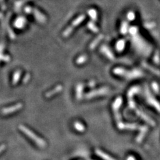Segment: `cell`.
Masks as SVG:
<instances>
[{"mask_svg":"<svg viewBox=\"0 0 160 160\" xmlns=\"http://www.w3.org/2000/svg\"><path fill=\"white\" fill-rule=\"evenodd\" d=\"M19 129H20L21 131H23L27 136L29 137L31 140H32L38 146H40V147H44L46 145V143L44 140L41 139V138L39 136H37V135H35L33 131H31L30 129H28V128H26L25 126L20 125L19 126Z\"/></svg>","mask_w":160,"mask_h":160,"instance_id":"cell-1","label":"cell"},{"mask_svg":"<svg viewBox=\"0 0 160 160\" xmlns=\"http://www.w3.org/2000/svg\"><path fill=\"white\" fill-rule=\"evenodd\" d=\"M122 103V100L121 97H118L115 100V101L113 102V112H114L115 113V119L118 122V123H120V120H121V118H120V115L119 113V109Z\"/></svg>","mask_w":160,"mask_h":160,"instance_id":"cell-2","label":"cell"},{"mask_svg":"<svg viewBox=\"0 0 160 160\" xmlns=\"http://www.w3.org/2000/svg\"><path fill=\"white\" fill-rule=\"evenodd\" d=\"M107 91H108V89L106 88V87H103V88H100L98 90H93V91H91L90 92L87 93L85 95V98L86 99H91L93 97H97V96H101V95H104V94L107 93Z\"/></svg>","mask_w":160,"mask_h":160,"instance_id":"cell-3","label":"cell"},{"mask_svg":"<svg viewBox=\"0 0 160 160\" xmlns=\"http://www.w3.org/2000/svg\"><path fill=\"white\" fill-rule=\"evenodd\" d=\"M23 104L21 103H17V104L12 106L11 107H6V108H3L2 110V113L3 115H9L11 113H13L14 112H17V111L20 110L21 109H22Z\"/></svg>","mask_w":160,"mask_h":160,"instance_id":"cell-4","label":"cell"},{"mask_svg":"<svg viewBox=\"0 0 160 160\" xmlns=\"http://www.w3.org/2000/svg\"><path fill=\"white\" fill-rule=\"evenodd\" d=\"M62 86L61 85H57V87H56L53 90H51V91H48L47 93H46V97H52L53 96H54V95H56V94L60 92L62 90Z\"/></svg>","mask_w":160,"mask_h":160,"instance_id":"cell-5","label":"cell"},{"mask_svg":"<svg viewBox=\"0 0 160 160\" xmlns=\"http://www.w3.org/2000/svg\"><path fill=\"white\" fill-rule=\"evenodd\" d=\"M96 153L97 156H100V157H101V158L104 160H115L113 157H112L111 156H109L108 154L104 153L103 151H101V150H99V149H97V150H96Z\"/></svg>","mask_w":160,"mask_h":160,"instance_id":"cell-6","label":"cell"},{"mask_svg":"<svg viewBox=\"0 0 160 160\" xmlns=\"http://www.w3.org/2000/svg\"><path fill=\"white\" fill-rule=\"evenodd\" d=\"M83 90L84 85L82 84H79L76 87V98L77 100H81L83 97Z\"/></svg>","mask_w":160,"mask_h":160,"instance_id":"cell-7","label":"cell"},{"mask_svg":"<svg viewBox=\"0 0 160 160\" xmlns=\"http://www.w3.org/2000/svg\"><path fill=\"white\" fill-rule=\"evenodd\" d=\"M74 127L77 131H79V132H84L85 130V128L84 126V124L79 122H75L74 123Z\"/></svg>","mask_w":160,"mask_h":160,"instance_id":"cell-8","label":"cell"},{"mask_svg":"<svg viewBox=\"0 0 160 160\" xmlns=\"http://www.w3.org/2000/svg\"><path fill=\"white\" fill-rule=\"evenodd\" d=\"M137 114L140 115L141 116V118H142V119H144V120H145V122H147V123H150V124H151V125H154V124H155L154 122H153L152 119H151L150 118H148V117H147V115H145V114L142 113L141 112H140V111H137Z\"/></svg>","mask_w":160,"mask_h":160,"instance_id":"cell-9","label":"cell"},{"mask_svg":"<svg viewBox=\"0 0 160 160\" xmlns=\"http://www.w3.org/2000/svg\"><path fill=\"white\" fill-rule=\"evenodd\" d=\"M20 76H21L20 71H16L15 74H14L13 77V82H12L13 85H15V84H16L18 82L19 78H20Z\"/></svg>","mask_w":160,"mask_h":160,"instance_id":"cell-10","label":"cell"},{"mask_svg":"<svg viewBox=\"0 0 160 160\" xmlns=\"http://www.w3.org/2000/svg\"><path fill=\"white\" fill-rule=\"evenodd\" d=\"M6 148V145L4 144H2V145H0V153L2 152V151H4Z\"/></svg>","mask_w":160,"mask_h":160,"instance_id":"cell-11","label":"cell"},{"mask_svg":"<svg viewBox=\"0 0 160 160\" xmlns=\"http://www.w3.org/2000/svg\"><path fill=\"white\" fill-rule=\"evenodd\" d=\"M29 78H30V75H29V74H27V75L25 77V78H24V83H26L27 81H28V79H29Z\"/></svg>","mask_w":160,"mask_h":160,"instance_id":"cell-12","label":"cell"},{"mask_svg":"<svg viewBox=\"0 0 160 160\" xmlns=\"http://www.w3.org/2000/svg\"><path fill=\"white\" fill-rule=\"evenodd\" d=\"M94 84H95V82H94V81H91V82H90V84H89V86L93 87L94 86Z\"/></svg>","mask_w":160,"mask_h":160,"instance_id":"cell-13","label":"cell"},{"mask_svg":"<svg viewBox=\"0 0 160 160\" xmlns=\"http://www.w3.org/2000/svg\"><path fill=\"white\" fill-rule=\"evenodd\" d=\"M128 160H135V159H134V157H133L132 156H130V157H128Z\"/></svg>","mask_w":160,"mask_h":160,"instance_id":"cell-14","label":"cell"}]
</instances>
